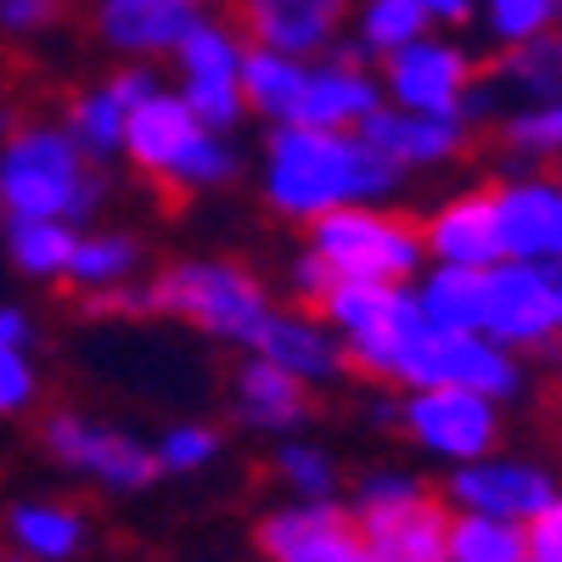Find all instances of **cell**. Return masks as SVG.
Wrapping results in <instances>:
<instances>
[{"label":"cell","mask_w":562,"mask_h":562,"mask_svg":"<svg viewBox=\"0 0 562 562\" xmlns=\"http://www.w3.org/2000/svg\"><path fill=\"white\" fill-rule=\"evenodd\" d=\"M355 0H237V29L259 52L281 57H326L338 45V29L349 23Z\"/></svg>","instance_id":"obj_15"},{"label":"cell","mask_w":562,"mask_h":562,"mask_svg":"<svg viewBox=\"0 0 562 562\" xmlns=\"http://www.w3.org/2000/svg\"><path fill=\"white\" fill-rule=\"evenodd\" d=\"M85 512L63 501H23L7 512V540L18 546L23 562H74L85 551Z\"/></svg>","instance_id":"obj_21"},{"label":"cell","mask_w":562,"mask_h":562,"mask_svg":"<svg viewBox=\"0 0 562 562\" xmlns=\"http://www.w3.org/2000/svg\"><path fill=\"white\" fill-rule=\"evenodd\" d=\"M405 175L366 147L360 130H299L276 124L265 140V203L281 220H321L349 203H389Z\"/></svg>","instance_id":"obj_1"},{"label":"cell","mask_w":562,"mask_h":562,"mask_svg":"<svg viewBox=\"0 0 562 562\" xmlns=\"http://www.w3.org/2000/svg\"><path fill=\"white\" fill-rule=\"evenodd\" d=\"M299 85H304V63L281 57V52H259L248 45L243 68H237V90H243V108H254L270 124H288L293 102H299Z\"/></svg>","instance_id":"obj_26"},{"label":"cell","mask_w":562,"mask_h":562,"mask_svg":"<svg viewBox=\"0 0 562 562\" xmlns=\"http://www.w3.org/2000/svg\"><path fill=\"white\" fill-rule=\"evenodd\" d=\"M383 108V85L366 68L360 45H333L315 68H304L293 119L299 130H360L371 113Z\"/></svg>","instance_id":"obj_13"},{"label":"cell","mask_w":562,"mask_h":562,"mask_svg":"<svg viewBox=\"0 0 562 562\" xmlns=\"http://www.w3.org/2000/svg\"><path fill=\"white\" fill-rule=\"evenodd\" d=\"M428 12L416 7V0H366L360 7V57L383 63L394 52H405V45H416L422 34H428Z\"/></svg>","instance_id":"obj_29"},{"label":"cell","mask_w":562,"mask_h":562,"mask_svg":"<svg viewBox=\"0 0 562 562\" xmlns=\"http://www.w3.org/2000/svg\"><path fill=\"white\" fill-rule=\"evenodd\" d=\"M34 338V321L18 304H0V349H29Z\"/></svg>","instance_id":"obj_40"},{"label":"cell","mask_w":562,"mask_h":562,"mask_svg":"<svg viewBox=\"0 0 562 562\" xmlns=\"http://www.w3.org/2000/svg\"><path fill=\"white\" fill-rule=\"evenodd\" d=\"M0 562H23V557H0Z\"/></svg>","instance_id":"obj_43"},{"label":"cell","mask_w":562,"mask_h":562,"mask_svg":"<svg viewBox=\"0 0 562 562\" xmlns=\"http://www.w3.org/2000/svg\"><path fill=\"white\" fill-rule=\"evenodd\" d=\"M479 333L518 360L562 349V265H518V259L490 265Z\"/></svg>","instance_id":"obj_7"},{"label":"cell","mask_w":562,"mask_h":562,"mask_svg":"<svg viewBox=\"0 0 562 562\" xmlns=\"http://www.w3.org/2000/svg\"><path fill=\"white\" fill-rule=\"evenodd\" d=\"M231 405L248 428H270V434H288L310 416V383H299L293 371H281L259 355H248L231 378Z\"/></svg>","instance_id":"obj_20"},{"label":"cell","mask_w":562,"mask_h":562,"mask_svg":"<svg viewBox=\"0 0 562 562\" xmlns=\"http://www.w3.org/2000/svg\"><path fill=\"white\" fill-rule=\"evenodd\" d=\"M562 490V479L546 461L518 456V450H495L467 467H450V479L439 490V501L450 512H479V518H501V524H529L535 512Z\"/></svg>","instance_id":"obj_11"},{"label":"cell","mask_w":562,"mask_h":562,"mask_svg":"<svg viewBox=\"0 0 562 562\" xmlns=\"http://www.w3.org/2000/svg\"><path fill=\"white\" fill-rule=\"evenodd\" d=\"M276 479L288 484L304 506H321V501H333L338 495V461L326 456V450H315V445H281L276 450Z\"/></svg>","instance_id":"obj_33"},{"label":"cell","mask_w":562,"mask_h":562,"mask_svg":"<svg viewBox=\"0 0 562 562\" xmlns=\"http://www.w3.org/2000/svg\"><path fill=\"white\" fill-rule=\"evenodd\" d=\"M158 473H203V467L220 456V434L209 428V422H180V428H169L158 445Z\"/></svg>","instance_id":"obj_34"},{"label":"cell","mask_w":562,"mask_h":562,"mask_svg":"<svg viewBox=\"0 0 562 562\" xmlns=\"http://www.w3.org/2000/svg\"><path fill=\"white\" fill-rule=\"evenodd\" d=\"M524 551L529 562H562V490L524 524Z\"/></svg>","instance_id":"obj_37"},{"label":"cell","mask_w":562,"mask_h":562,"mask_svg":"<svg viewBox=\"0 0 562 562\" xmlns=\"http://www.w3.org/2000/svg\"><path fill=\"white\" fill-rule=\"evenodd\" d=\"M490 90L512 97L518 108H546V102H562V29L540 34V40H524L512 52L495 57V74H490Z\"/></svg>","instance_id":"obj_22"},{"label":"cell","mask_w":562,"mask_h":562,"mask_svg":"<svg viewBox=\"0 0 562 562\" xmlns=\"http://www.w3.org/2000/svg\"><path fill=\"white\" fill-rule=\"evenodd\" d=\"M501 147L512 158H529V164H562V102L546 108H512L501 124Z\"/></svg>","instance_id":"obj_32"},{"label":"cell","mask_w":562,"mask_h":562,"mask_svg":"<svg viewBox=\"0 0 562 562\" xmlns=\"http://www.w3.org/2000/svg\"><path fill=\"white\" fill-rule=\"evenodd\" d=\"M411 299H416L422 321L450 326V333H479V321H484V270L428 265L411 281Z\"/></svg>","instance_id":"obj_23"},{"label":"cell","mask_w":562,"mask_h":562,"mask_svg":"<svg viewBox=\"0 0 562 562\" xmlns=\"http://www.w3.org/2000/svg\"><path fill=\"white\" fill-rule=\"evenodd\" d=\"M254 546L265 562H378L366 551L360 529L344 506L321 501V506H276L259 518Z\"/></svg>","instance_id":"obj_14"},{"label":"cell","mask_w":562,"mask_h":562,"mask_svg":"<svg viewBox=\"0 0 562 562\" xmlns=\"http://www.w3.org/2000/svg\"><path fill=\"white\" fill-rule=\"evenodd\" d=\"M198 23L192 7H175V0H102L97 7V34L113 52L130 57H164L180 45V34Z\"/></svg>","instance_id":"obj_19"},{"label":"cell","mask_w":562,"mask_h":562,"mask_svg":"<svg viewBox=\"0 0 562 562\" xmlns=\"http://www.w3.org/2000/svg\"><path fill=\"white\" fill-rule=\"evenodd\" d=\"M248 355H259V360H270L281 371H293L299 383H338L349 371V355H344L338 333L326 321H315L310 310H276Z\"/></svg>","instance_id":"obj_18"},{"label":"cell","mask_w":562,"mask_h":562,"mask_svg":"<svg viewBox=\"0 0 562 562\" xmlns=\"http://www.w3.org/2000/svg\"><path fill=\"white\" fill-rule=\"evenodd\" d=\"M450 562H529L524 524L479 518V512H450Z\"/></svg>","instance_id":"obj_31"},{"label":"cell","mask_w":562,"mask_h":562,"mask_svg":"<svg viewBox=\"0 0 562 562\" xmlns=\"http://www.w3.org/2000/svg\"><path fill=\"white\" fill-rule=\"evenodd\" d=\"M108 90H113V97H119V108H140V102H153L158 97V90H164V79L153 74V68H119L113 79H108Z\"/></svg>","instance_id":"obj_38"},{"label":"cell","mask_w":562,"mask_h":562,"mask_svg":"<svg viewBox=\"0 0 562 562\" xmlns=\"http://www.w3.org/2000/svg\"><path fill=\"white\" fill-rule=\"evenodd\" d=\"M501 259L518 265H562V175L524 169L490 186Z\"/></svg>","instance_id":"obj_12"},{"label":"cell","mask_w":562,"mask_h":562,"mask_svg":"<svg viewBox=\"0 0 562 562\" xmlns=\"http://www.w3.org/2000/svg\"><path fill=\"white\" fill-rule=\"evenodd\" d=\"M124 158L169 192H214L237 175V153L225 147V135L203 130L175 90H158L153 102L130 108Z\"/></svg>","instance_id":"obj_5"},{"label":"cell","mask_w":562,"mask_h":562,"mask_svg":"<svg viewBox=\"0 0 562 562\" xmlns=\"http://www.w3.org/2000/svg\"><path fill=\"white\" fill-rule=\"evenodd\" d=\"M473 23L484 29V40L495 52H512V45L562 29V0H479Z\"/></svg>","instance_id":"obj_30"},{"label":"cell","mask_w":562,"mask_h":562,"mask_svg":"<svg viewBox=\"0 0 562 562\" xmlns=\"http://www.w3.org/2000/svg\"><path fill=\"white\" fill-rule=\"evenodd\" d=\"M147 315H169V321H186L198 333L220 338V344H243L254 349L265 321L276 315L265 281L243 265V259H180V265H164L158 276H147Z\"/></svg>","instance_id":"obj_2"},{"label":"cell","mask_w":562,"mask_h":562,"mask_svg":"<svg viewBox=\"0 0 562 562\" xmlns=\"http://www.w3.org/2000/svg\"><path fill=\"white\" fill-rule=\"evenodd\" d=\"M310 254L333 270V281H378V288H411L428 270L422 225L383 203H349L310 220Z\"/></svg>","instance_id":"obj_4"},{"label":"cell","mask_w":562,"mask_h":562,"mask_svg":"<svg viewBox=\"0 0 562 562\" xmlns=\"http://www.w3.org/2000/svg\"><path fill=\"white\" fill-rule=\"evenodd\" d=\"M40 445H45V456H52L57 467H68V473L102 484L113 495H135V490H147L158 479V456L135 434L108 428V422H90L79 411H52L45 416L40 422Z\"/></svg>","instance_id":"obj_10"},{"label":"cell","mask_w":562,"mask_h":562,"mask_svg":"<svg viewBox=\"0 0 562 562\" xmlns=\"http://www.w3.org/2000/svg\"><path fill=\"white\" fill-rule=\"evenodd\" d=\"M355 529L378 562H450V506L416 473L383 467L355 484Z\"/></svg>","instance_id":"obj_6"},{"label":"cell","mask_w":562,"mask_h":562,"mask_svg":"<svg viewBox=\"0 0 562 562\" xmlns=\"http://www.w3.org/2000/svg\"><path fill=\"white\" fill-rule=\"evenodd\" d=\"M243 52H248V40L231 29V23L198 18L192 29L180 34V45H175L169 57L180 63V85H237Z\"/></svg>","instance_id":"obj_25"},{"label":"cell","mask_w":562,"mask_h":562,"mask_svg":"<svg viewBox=\"0 0 562 562\" xmlns=\"http://www.w3.org/2000/svg\"><path fill=\"white\" fill-rule=\"evenodd\" d=\"M400 434L445 467H467L479 456L501 450L506 434V405L461 389H416L400 400Z\"/></svg>","instance_id":"obj_9"},{"label":"cell","mask_w":562,"mask_h":562,"mask_svg":"<svg viewBox=\"0 0 562 562\" xmlns=\"http://www.w3.org/2000/svg\"><path fill=\"white\" fill-rule=\"evenodd\" d=\"M102 175L57 124L12 130L0 153V214L7 220H63L79 225L102 209Z\"/></svg>","instance_id":"obj_3"},{"label":"cell","mask_w":562,"mask_h":562,"mask_svg":"<svg viewBox=\"0 0 562 562\" xmlns=\"http://www.w3.org/2000/svg\"><path fill=\"white\" fill-rule=\"evenodd\" d=\"M175 7H192V12H198V7H203V0H175Z\"/></svg>","instance_id":"obj_42"},{"label":"cell","mask_w":562,"mask_h":562,"mask_svg":"<svg viewBox=\"0 0 562 562\" xmlns=\"http://www.w3.org/2000/svg\"><path fill=\"white\" fill-rule=\"evenodd\" d=\"M467 130L461 119H434V113H400V108H378L366 124H360V140L378 147L400 175L411 169H439V164H456L467 153Z\"/></svg>","instance_id":"obj_17"},{"label":"cell","mask_w":562,"mask_h":562,"mask_svg":"<svg viewBox=\"0 0 562 562\" xmlns=\"http://www.w3.org/2000/svg\"><path fill=\"white\" fill-rule=\"evenodd\" d=\"M479 79H484L479 57L467 52L456 34H439V29H428L416 45H405V52L383 57V68H378V85H383L389 108L434 113V119H461L467 97L479 90Z\"/></svg>","instance_id":"obj_8"},{"label":"cell","mask_w":562,"mask_h":562,"mask_svg":"<svg viewBox=\"0 0 562 562\" xmlns=\"http://www.w3.org/2000/svg\"><path fill=\"white\" fill-rule=\"evenodd\" d=\"M422 225V254L428 265H456V270H490L501 265V231H495V203L490 186H467L428 209Z\"/></svg>","instance_id":"obj_16"},{"label":"cell","mask_w":562,"mask_h":562,"mask_svg":"<svg viewBox=\"0 0 562 562\" xmlns=\"http://www.w3.org/2000/svg\"><path fill=\"white\" fill-rule=\"evenodd\" d=\"M79 231L63 220H7V259L29 281H63Z\"/></svg>","instance_id":"obj_28"},{"label":"cell","mask_w":562,"mask_h":562,"mask_svg":"<svg viewBox=\"0 0 562 562\" xmlns=\"http://www.w3.org/2000/svg\"><path fill=\"white\" fill-rule=\"evenodd\" d=\"M422 12H428V23L439 29V34H450V29H467L479 18V0H416Z\"/></svg>","instance_id":"obj_39"},{"label":"cell","mask_w":562,"mask_h":562,"mask_svg":"<svg viewBox=\"0 0 562 562\" xmlns=\"http://www.w3.org/2000/svg\"><path fill=\"white\" fill-rule=\"evenodd\" d=\"M40 394V378L29 366V349H0V416L29 411Z\"/></svg>","instance_id":"obj_36"},{"label":"cell","mask_w":562,"mask_h":562,"mask_svg":"<svg viewBox=\"0 0 562 562\" xmlns=\"http://www.w3.org/2000/svg\"><path fill=\"white\" fill-rule=\"evenodd\" d=\"M12 130V102H7V90H0V135Z\"/></svg>","instance_id":"obj_41"},{"label":"cell","mask_w":562,"mask_h":562,"mask_svg":"<svg viewBox=\"0 0 562 562\" xmlns=\"http://www.w3.org/2000/svg\"><path fill=\"white\" fill-rule=\"evenodd\" d=\"M124 124H130V108H119V97H113L108 85L74 90V97H68V113H63V135L74 140V147H79L90 164L124 153Z\"/></svg>","instance_id":"obj_27"},{"label":"cell","mask_w":562,"mask_h":562,"mask_svg":"<svg viewBox=\"0 0 562 562\" xmlns=\"http://www.w3.org/2000/svg\"><path fill=\"white\" fill-rule=\"evenodd\" d=\"M68 18V0H0V34L34 40Z\"/></svg>","instance_id":"obj_35"},{"label":"cell","mask_w":562,"mask_h":562,"mask_svg":"<svg viewBox=\"0 0 562 562\" xmlns=\"http://www.w3.org/2000/svg\"><path fill=\"white\" fill-rule=\"evenodd\" d=\"M147 248H140L130 231H97V237H79L74 243V259H68V276L79 299H102L113 288H130Z\"/></svg>","instance_id":"obj_24"}]
</instances>
